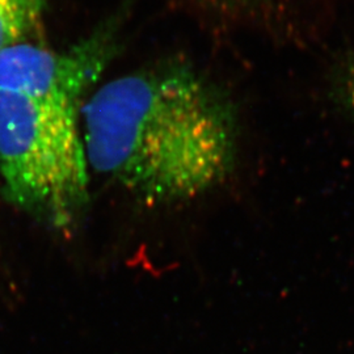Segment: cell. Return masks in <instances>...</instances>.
<instances>
[{
	"label": "cell",
	"mask_w": 354,
	"mask_h": 354,
	"mask_svg": "<svg viewBox=\"0 0 354 354\" xmlns=\"http://www.w3.org/2000/svg\"><path fill=\"white\" fill-rule=\"evenodd\" d=\"M89 167L151 205L222 184L236 159L230 102L193 67L155 66L104 84L83 109Z\"/></svg>",
	"instance_id": "1"
},
{
	"label": "cell",
	"mask_w": 354,
	"mask_h": 354,
	"mask_svg": "<svg viewBox=\"0 0 354 354\" xmlns=\"http://www.w3.org/2000/svg\"><path fill=\"white\" fill-rule=\"evenodd\" d=\"M88 167L77 104L0 91V174L10 203L71 232L88 203Z\"/></svg>",
	"instance_id": "2"
},
{
	"label": "cell",
	"mask_w": 354,
	"mask_h": 354,
	"mask_svg": "<svg viewBox=\"0 0 354 354\" xmlns=\"http://www.w3.org/2000/svg\"><path fill=\"white\" fill-rule=\"evenodd\" d=\"M114 26L102 28L70 50L26 42L0 50V91L79 104L115 53Z\"/></svg>",
	"instance_id": "3"
},
{
	"label": "cell",
	"mask_w": 354,
	"mask_h": 354,
	"mask_svg": "<svg viewBox=\"0 0 354 354\" xmlns=\"http://www.w3.org/2000/svg\"><path fill=\"white\" fill-rule=\"evenodd\" d=\"M48 6L49 0H0V50L24 42Z\"/></svg>",
	"instance_id": "4"
},
{
	"label": "cell",
	"mask_w": 354,
	"mask_h": 354,
	"mask_svg": "<svg viewBox=\"0 0 354 354\" xmlns=\"http://www.w3.org/2000/svg\"><path fill=\"white\" fill-rule=\"evenodd\" d=\"M344 97L346 105L354 113V59L349 64L344 77Z\"/></svg>",
	"instance_id": "5"
}]
</instances>
